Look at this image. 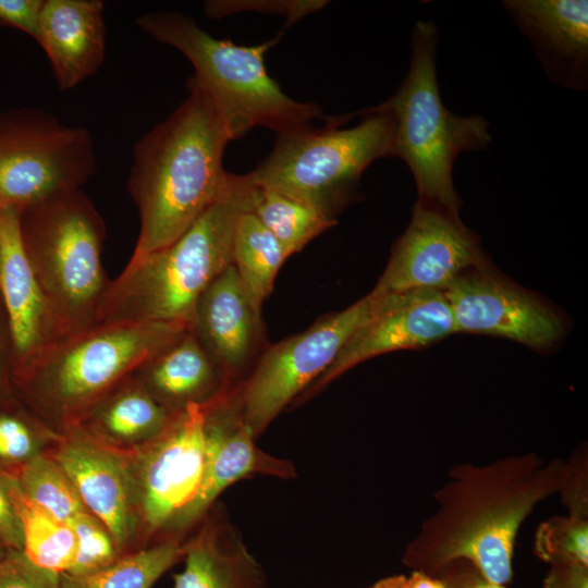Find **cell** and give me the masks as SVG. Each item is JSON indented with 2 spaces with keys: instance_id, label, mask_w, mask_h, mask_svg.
Returning a JSON list of instances; mask_svg holds the SVG:
<instances>
[{
  "instance_id": "6da1fadb",
  "label": "cell",
  "mask_w": 588,
  "mask_h": 588,
  "mask_svg": "<svg viewBox=\"0 0 588 588\" xmlns=\"http://www.w3.org/2000/svg\"><path fill=\"white\" fill-rule=\"evenodd\" d=\"M563 468V460L535 452L454 465L433 494L436 511L419 526L402 562L433 575L463 559L490 581L507 585L518 530L536 505L558 493Z\"/></svg>"
},
{
  "instance_id": "7a4b0ae2",
  "label": "cell",
  "mask_w": 588,
  "mask_h": 588,
  "mask_svg": "<svg viewBox=\"0 0 588 588\" xmlns=\"http://www.w3.org/2000/svg\"><path fill=\"white\" fill-rule=\"evenodd\" d=\"M187 88L181 105L134 144L127 191L140 226L131 258L176 240L225 185L222 159L231 137L210 97Z\"/></svg>"
},
{
  "instance_id": "3957f363",
  "label": "cell",
  "mask_w": 588,
  "mask_h": 588,
  "mask_svg": "<svg viewBox=\"0 0 588 588\" xmlns=\"http://www.w3.org/2000/svg\"><path fill=\"white\" fill-rule=\"evenodd\" d=\"M259 187L249 173H229L216 200L169 245L131 258L111 280L99 323L185 322L203 292L233 264L238 218L252 211Z\"/></svg>"
},
{
  "instance_id": "277c9868",
  "label": "cell",
  "mask_w": 588,
  "mask_h": 588,
  "mask_svg": "<svg viewBox=\"0 0 588 588\" xmlns=\"http://www.w3.org/2000/svg\"><path fill=\"white\" fill-rule=\"evenodd\" d=\"M437 38L431 21L416 22L408 72L395 94L375 108L392 118L389 156L401 158L412 171L418 203L458 217L454 161L463 151L485 149L491 136L483 118L458 117L444 107L437 81Z\"/></svg>"
},
{
  "instance_id": "5b68a950",
  "label": "cell",
  "mask_w": 588,
  "mask_h": 588,
  "mask_svg": "<svg viewBox=\"0 0 588 588\" xmlns=\"http://www.w3.org/2000/svg\"><path fill=\"white\" fill-rule=\"evenodd\" d=\"M136 23L189 60L195 74L187 84L210 97L231 140L257 126L281 133L322 119L317 105L290 98L269 76L265 53L280 36L258 46H238L210 36L179 12L145 13Z\"/></svg>"
},
{
  "instance_id": "8992f818",
  "label": "cell",
  "mask_w": 588,
  "mask_h": 588,
  "mask_svg": "<svg viewBox=\"0 0 588 588\" xmlns=\"http://www.w3.org/2000/svg\"><path fill=\"white\" fill-rule=\"evenodd\" d=\"M33 272L63 338L97 324L111 280L102 264L106 225L81 188L58 193L20 212Z\"/></svg>"
},
{
  "instance_id": "52a82bcc",
  "label": "cell",
  "mask_w": 588,
  "mask_h": 588,
  "mask_svg": "<svg viewBox=\"0 0 588 588\" xmlns=\"http://www.w3.org/2000/svg\"><path fill=\"white\" fill-rule=\"evenodd\" d=\"M359 124L340 128L328 119L322 128L309 124L278 133L269 156L249 172L260 188L298 200L324 218L336 221L357 195L362 174L378 158L389 157L393 122L375 107ZM338 222V221H336Z\"/></svg>"
},
{
  "instance_id": "ba28073f",
  "label": "cell",
  "mask_w": 588,
  "mask_h": 588,
  "mask_svg": "<svg viewBox=\"0 0 588 588\" xmlns=\"http://www.w3.org/2000/svg\"><path fill=\"white\" fill-rule=\"evenodd\" d=\"M188 328L185 322L99 323L57 342L22 371L47 407L74 419Z\"/></svg>"
},
{
  "instance_id": "9c48e42d",
  "label": "cell",
  "mask_w": 588,
  "mask_h": 588,
  "mask_svg": "<svg viewBox=\"0 0 588 588\" xmlns=\"http://www.w3.org/2000/svg\"><path fill=\"white\" fill-rule=\"evenodd\" d=\"M95 170L90 133L35 108L0 114V209L81 188Z\"/></svg>"
},
{
  "instance_id": "30bf717a",
  "label": "cell",
  "mask_w": 588,
  "mask_h": 588,
  "mask_svg": "<svg viewBox=\"0 0 588 588\" xmlns=\"http://www.w3.org/2000/svg\"><path fill=\"white\" fill-rule=\"evenodd\" d=\"M387 294L369 293L305 331L268 345L238 384L242 419L253 437L294 402L335 359L354 332L381 307Z\"/></svg>"
},
{
  "instance_id": "8fae6325",
  "label": "cell",
  "mask_w": 588,
  "mask_h": 588,
  "mask_svg": "<svg viewBox=\"0 0 588 588\" xmlns=\"http://www.w3.org/2000/svg\"><path fill=\"white\" fill-rule=\"evenodd\" d=\"M485 266L477 238L458 217L417 201L412 220L371 293L443 291L465 269H486Z\"/></svg>"
},
{
  "instance_id": "7c38bea8",
  "label": "cell",
  "mask_w": 588,
  "mask_h": 588,
  "mask_svg": "<svg viewBox=\"0 0 588 588\" xmlns=\"http://www.w3.org/2000/svg\"><path fill=\"white\" fill-rule=\"evenodd\" d=\"M205 413L197 403L175 412L150 439L137 479L138 507L149 529L172 525L193 500L204 470Z\"/></svg>"
},
{
  "instance_id": "4fadbf2b",
  "label": "cell",
  "mask_w": 588,
  "mask_h": 588,
  "mask_svg": "<svg viewBox=\"0 0 588 588\" xmlns=\"http://www.w3.org/2000/svg\"><path fill=\"white\" fill-rule=\"evenodd\" d=\"M455 332L450 305L440 290L390 293L378 311L360 326L333 363L296 399L319 393L344 372L380 354L427 346Z\"/></svg>"
},
{
  "instance_id": "5bb4252c",
  "label": "cell",
  "mask_w": 588,
  "mask_h": 588,
  "mask_svg": "<svg viewBox=\"0 0 588 588\" xmlns=\"http://www.w3.org/2000/svg\"><path fill=\"white\" fill-rule=\"evenodd\" d=\"M455 332L510 339L534 348L553 345L563 333L548 306L486 269L460 274L443 291Z\"/></svg>"
},
{
  "instance_id": "9a60e30c",
  "label": "cell",
  "mask_w": 588,
  "mask_h": 588,
  "mask_svg": "<svg viewBox=\"0 0 588 588\" xmlns=\"http://www.w3.org/2000/svg\"><path fill=\"white\" fill-rule=\"evenodd\" d=\"M238 384L228 385L203 405L206 433L203 476L193 500L173 522L175 527L196 520L224 489L237 480L253 475L295 477V468L290 462L256 445L242 419Z\"/></svg>"
},
{
  "instance_id": "2e32d148",
  "label": "cell",
  "mask_w": 588,
  "mask_h": 588,
  "mask_svg": "<svg viewBox=\"0 0 588 588\" xmlns=\"http://www.w3.org/2000/svg\"><path fill=\"white\" fill-rule=\"evenodd\" d=\"M189 329L231 383L245 380L268 346L261 307L233 264L203 292Z\"/></svg>"
},
{
  "instance_id": "e0dca14e",
  "label": "cell",
  "mask_w": 588,
  "mask_h": 588,
  "mask_svg": "<svg viewBox=\"0 0 588 588\" xmlns=\"http://www.w3.org/2000/svg\"><path fill=\"white\" fill-rule=\"evenodd\" d=\"M20 211L0 209V296L12 356L23 370L63 335L27 259Z\"/></svg>"
},
{
  "instance_id": "ac0fdd59",
  "label": "cell",
  "mask_w": 588,
  "mask_h": 588,
  "mask_svg": "<svg viewBox=\"0 0 588 588\" xmlns=\"http://www.w3.org/2000/svg\"><path fill=\"white\" fill-rule=\"evenodd\" d=\"M503 3L534 45L551 79L572 89H585L588 68V2L511 0Z\"/></svg>"
},
{
  "instance_id": "d6986e66",
  "label": "cell",
  "mask_w": 588,
  "mask_h": 588,
  "mask_svg": "<svg viewBox=\"0 0 588 588\" xmlns=\"http://www.w3.org/2000/svg\"><path fill=\"white\" fill-rule=\"evenodd\" d=\"M38 44L60 90H69L101 66L106 50L101 0H45Z\"/></svg>"
},
{
  "instance_id": "ffe728a7",
  "label": "cell",
  "mask_w": 588,
  "mask_h": 588,
  "mask_svg": "<svg viewBox=\"0 0 588 588\" xmlns=\"http://www.w3.org/2000/svg\"><path fill=\"white\" fill-rule=\"evenodd\" d=\"M61 446L57 463L65 473L86 510L108 529L123 549L132 530L126 471L112 453L86 437L74 433Z\"/></svg>"
},
{
  "instance_id": "44dd1931",
  "label": "cell",
  "mask_w": 588,
  "mask_h": 588,
  "mask_svg": "<svg viewBox=\"0 0 588 588\" xmlns=\"http://www.w3.org/2000/svg\"><path fill=\"white\" fill-rule=\"evenodd\" d=\"M169 412L206 404L230 384L188 328L135 372Z\"/></svg>"
},
{
  "instance_id": "7402d4cb",
  "label": "cell",
  "mask_w": 588,
  "mask_h": 588,
  "mask_svg": "<svg viewBox=\"0 0 588 588\" xmlns=\"http://www.w3.org/2000/svg\"><path fill=\"white\" fill-rule=\"evenodd\" d=\"M184 568L173 588H266L264 571L232 527L224 539L218 528H205L184 548Z\"/></svg>"
},
{
  "instance_id": "603a6c76",
  "label": "cell",
  "mask_w": 588,
  "mask_h": 588,
  "mask_svg": "<svg viewBox=\"0 0 588 588\" xmlns=\"http://www.w3.org/2000/svg\"><path fill=\"white\" fill-rule=\"evenodd\" d=\"M2 486L21 522L24 555L38 567L66 573L76 553L72 528L32 502L17 481L8 479Z\"/></svg>"
},
{
  "instance_id": "cb8c5ba5",
  "label": "cell",
  "mask_w": 588,
  "mask_h": 588,
  "mask_svg": "<svg viewBox=\"0 0 588 588\" xmlns=\"http://www.w3.org/2000/svg\"><path fill=\"white\" fill-rule=\"evenodd\" d=\"M127 378L118 384L119 390L93 405L95 426L118 440H150L166 428L174 413L164 408L138 379L126 383Z\"/></svg>"
},
{
  "instance_id": "d4e9b609",
  "label": "cell",
  "mask_w": 588,
  "mask_h": 588,
  "mask_svg": "<svg viewBox=\"0 0 588 588\" xmlns=\"http://www.w3.org/2000/svg\"><path fill=\"white\" fill-rule=\"evenodd\" d=\"M252 211L237 220L233 265L249 295L261 307L272 292L281 266L291 255Z\"/></svg>"
},
{
  "instance_id": "484cf974",
  "label": "cell",
  "mask_w": 588,
  "mask_h": 588,
  "mask_svg": "<svg viewBox=\"0 0 588 588\" xmlns=\"http://www.w3.org/2000/svg\"><path fill=\"white\" fill-rule=\"evenodd\" d=\"M184 555V548L167 540L121 556L86 575L61 574V588H151Z\"/></svg>"
},
{
  "instance_id": "4316f807",
  "label": "cell",
  "mask_w": 588,
  "mask_h": 588,
  "mask_svg": "<svg viewBox=\"0 0 588 588\" xmlns=\"http://www.w3.org/2000/svg\"><path fill=\"white\" fill-rule=\"evenodd\" d=\"M252 212L290 255L301 252L311 240L336 224L298 200L260 187Z\"/></svg>"
},
{
  "instance_id": "83f0119b",
  "label": "cell",
  "mask_w": 588,
  "mask_h": 588,
  "mask_svg": "<svg viewBox=\"0 0 588 588\" xmlns=\"http://www.w3.org/2000/svg\"><path fill=\"white\" fill-rule=\"evenodd\" d=\"M17 482L32 502L65 524L87 511L65 473L49 458L32 460Z\"/></svg>"
},
{
  "instance_id": "f1b7e54d",
  "label": "cell",
  "mask_w": 588,
  "mask_h": 588,
  "mask_svg": "<svg viewBox=\"0 0 588 588\" xmlns=\"http://www.w3.org/2000/svg\"><path fill=\"white\" fill-rule=\"evenodd\" d=\"M534 551L548 564L588 565V518L555 515L542 522L536 531Z\"/></svg>"
},
{
  "instance_id": "f546056e",
  "label": "cell",
  "mask_w": 588,
  "mask_h": 588,
  "mask_svg": "<svg viewBox=\"0 0 588 588\" xmlns=\"http://www.w3.org/2000/svg\"><path fill=\"white\" fill-rule=\"evenodd\" d=\"M68 525L76 538V553L65 574L77 576L94 573L123 556L105 525L88 511L76 515Z\"/></svg>"
},
{
  "instance_id": "4dcf8cb0",
  "label": "cell",
  "mask_w": 588,
  "mask_h": 588,
  "mask_svg": "<svg viewBox=\"0 0 588 588\" xmlns=\"http://www.w3.org/2000/svg\"><path fill=\"white\" fill-rule=\"evenodd\" d=\"M558 493L567 514L588 518V451L580 445L564 461L563 476Z\"/></svg>"
},
{
  "instance_id": "1f68e13d",
  "label": "cell",
  "mask_w": 588,
  "mask_h": 588,
  "mask_svg": "<svg viewBox=\"0 0 588 588\" xmlns=\"http://www.w3.org/2000/svg\"><path fill=\"white\" fill-rule=\"evenodd\" d=\"M60 575L36 566L22 551L0 559V588H61Z\"/></svg>"
},
{
  "instance_id": "d6a6232c",
  "label": "cell",
  "mask_w": 588,
  "mask_h": 588,
  "mask_svg": "<svg viewBox=\"0 0 588 588\" xmlns=\"http://www.w3.org/2000/svg\"><path fill=\"white\" fill-rule=\"evenodd\" d=\"M34 445L32 430L23 420L0 414V457L25 458L32 454Z\"/></svg>"
},
{
  "instance_id": "836d02e7",
  "label": "cell",
  "mask_w": 588,
  "mask_h": 588,
  "mask_svg": "<svg viewBox=\"0 0 588 588\" xmlns=\"http://www.w3.org/2000/svg\"><path fill=\"white\" fill-rule=\"evenodd\" d=\"M45 0H0V22L16 27L37 42Z\"/></svg>"
},
{
  "instance_id": "e575fe53",
  "label": "cell",
  "mask_w": 588,
  "mask_h": 588,
  "mask_svg": "<svg viewBox=\"0 0 588 588\" xmlns=\"http://www.w3.org/2000/svg\"><path fill=\"white\" fill-rule=\"evenodd\" d=\"M433 575L439 577L446 588H509L506 585L490 581L473 563L463 559L448 563Z\"/></svg>"
},
{
  "instance_id": "d590c367",
  "label": "cell",
  "mask_w": 588,
  "mask_h": 588,
  "mask_svg": "<svg viewBox=\"0 0 588 588\" xmlns=\"http://www.w3.org/2000/svg\"><path fill=\"white\" fill-rule=\"evenodd\" d=\"M544 588H588V565L580 563L551 564L543 580Z\"/></svg>"
},
{
  "instance_id": "8d00e7d4",
  "label": "cell",
  "mask_w": 588,
  "mask_h": 588,
  "mask_svg": "<svg viewBox=\"0 0 588 588\" xmlns=\"http://www.w3.org/2000/svg\"><path fill=\"white\" fill-rule=\"evenodd\" d=\"M0 537L12 550L22 551L23 536L19 516L0 485Z\"/></svg>"
},
{
  "instance_id": "74e56055",
  "label": "cell",
  "mask_w": 588,
  "mask_h": 588,
  "mask_svg": "<svg viewBox=\"0 0 588 588\" xmlns=\"http://www.w3.org/2000/svg\"><path fill=\"white\" fill-rule=\"evenodd\" d=\"M407 584L408 588H446L439 577L420 571H412Z\"/></svg>"
},
{
  "instance_id": "f35d334b",
  "label": "cell",
  "mask_w": 588,
  "mask_h": 588,
  "mask_svg": "<svg viewBox=\"0 0 588 588\" xmlns=\"http://www.w3.org/2000/svg\"><path fill=\"white\" fill-rule=\"evenodd\" d=\"M368 588H408L407 576L393 575L382 578Z\"/></svg>"
},
{
  "instance_id": "ab89813d",
  "label": "cell",
  "mask_w": 588,
  "mask_h": 588,
  "mask_svg": "<svg viewBox=\"0 0 588 588\" xmlns=\"http://www.w3.org/2000/svg\"><path fill=\"white\" fill-rule=\"evenodd\" d=\"M4 554L2 553V551L0 550V559L3 556Z\"/></svg>"
}]
</instances>
